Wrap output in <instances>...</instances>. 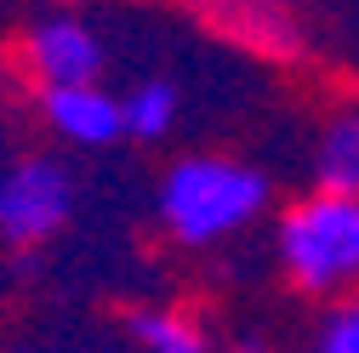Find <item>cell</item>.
<instances>
[{"instance_id": "obj_1", "label": "cell", "mask_w": 359, "mask_h": 353, "mask_svg": "<svg viewBox=\"0 0 359 353\" xmlns=\"http://www.w3.org/2000/svg\"><path fill=\"white\" fill-rule=\"evenodd\" d=\"M268 194H274V183L245 160L183 154L160 183V228L177 245L205 251V245H222V240L245 234L268 211Z\"/></svg>"}, {"instance_id": "obj_2", "label": "cell", "mask_w": 359, "mask_h": 353, "mask_svg": "<svg viewBox=\"0 0 359 353\" xmlns=\"http://www.w3.org/2000/svg\"><path fill=\"white\" fill-rule=\"evenodd\" d=\"M274 256L302 296H359V194L320 183L313 194L291 200L274 223Z\"/></svg>"}, {"instance_id": "obj_7", "label": "cell", "mask_w": 359, "mask_h": 353, "mask_svg": "<svg viewBox=\"0 0 359 353\" xmlns=\"http://www.w3.org/2000/svg\"><path fill=\"white\" fill-rule=\"evenodd\" d=\"M313 183L359 194V109L337 114L320 131V148H313Z\"/></svg>"}, {"instance_id": "obj_10", "label": "cell", "mask_w": 359, "mask_h": 353, "mask_svg": "<svg viewBox=\"0 0 359 353\" xmlns=\"http://www.w3.org/2000/svg\"><path fill=\"white\" fill-rule=\"evenodd\" d=\"M251 6H297V0H251Z\"/></svg>"}, {"instance_id": "obj_9", "label": "cell", "mask_w": 359, "mask_h": 353, "mask_svg": "<svg viewBox=\"0 0 359 353\" xmlns=\"http://www.w3.org/2000/svg\"><path fill=\"white\" fill-rule=\"evenodd\" d=\"M320 353H359V296H348L320 331Z\"/></svg>"}, {"instance_id": "obj_8", "label": "cell", "mask_w": 359, "mask_h": 353, "mask_svg": "<svg viewBox=\"0 0 359 353\" xmlns=\"http://www.w3.org/2000/svg\"><path fill=\"white\" fill-rule=\"evenodd\" d=\"M120 109H126V137L160 143V137H171L177 114H183V92H177L171 80H143L137 92L120 97Z\"/></svg>"}, {"instance_id": "obj_6", "label": "cell", "mask_w": 359, "mask_h": 353, "mask_svg": "<svg viewBox=\"0 0 359 353\" xmlns=\"http://www.w3.org/2000/svg\"><path fill=\"white\" fill-rule=\"evenodd\" d=\"M131 342L143 353H211V336L183 307H137L131 314Z\"/></svg>"}, {"instance_id": "obj_5", "label": "cell", "mask_w": 359, "mask_h": 353, "mask_svg": "<svg viewBox=\"0 0 359 353\" xmlns=\"http://www.w3.org/2000/svg\"><path fill=\"white\" fill-rule=\"evenodd\" d=\"M40 120L52 125V137L69 148H114L126 137V109L103 80L80 85H40Z\"/></svg>"}, {"instance_id": "obj_4", "label": "cell", "mask_w": 359, "mask_h": 353, "mask_svg": "<svg viewBox=\"0 0 359 353\" xmlns=\"http://www.w3.org/2000/svg\"><path fill=\"white\" fill-rule=\"evenodd\" d=\"M23 63L34 85H80V80H103V40L86 18L52 12L29 23L23 34Z\"/></svg>"}, {"instance_id": "obj_3", "label": "cell", "mask_w": 359, "mask_h": 353, "mask_svg": "<svg viewBox=\"0 0 359 353\" xmlns=\"http://www.w3.org/2000/svg\"><path fill=\"white\" fill-rule=\"evenodd\" d=\"M74 216V171L52 154H18L0 165V245H46Z\"/></svg>"}, {"instance_id": "obj_11", "label": "cell", "mask_w": 359, "mask_h": 353, "mask_svg": "<svg viewBox=\"0 0 359 353\" xmlns=\"http://www.w3.org/2000/svg\"><path fill=\"white\" fill-rule=\"evenodd\" d=\"M234 353H257V347H234Z\"/></svg>"}]
</instances>
